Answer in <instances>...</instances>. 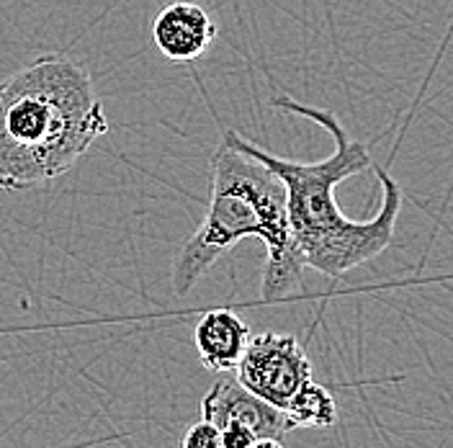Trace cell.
Returning a JSON list of instances; mask_svg holds the SVG:
<instances>
[{
  "label": "cell",
  "instance_id": "obj_1",
  "mask_svg": "<svg viewBox=\"0 0 453 448\" xmlns=\"http://www.w3.org/2000/svg\"><path fill=\"white\" fill-rule=\"evenodd\" d=\"M273 106L319 124L330 132L335 152L317 163H296L271 155L232 129L225 135L281 178L291 235L304 266L340 279L392 245L402 189L392 173L373 166L368 144L353 140L333 112L288 96L276 98Z\"/></svg>",
  "mask_w": 453,
  "mask_h": 448
},
{
  "label": "cell",
  "instance_id": "obj_2",
  "mask_svg": "<svg viewBox=\"0 0 453 448\" xmlns=\"http://www.w3.org/2000/svg\"><path fill=\"white\" fill-rule=\"evenodd\" d=\"M109 132L83 65L44 55L0 81V189L24 191L73 168Z\"/></svg>",
  "mask_w": 453,
  "mask_h": 448
},
{
  "label": "cell",
  "instance_id": "obj_3",
  "mask_svg": "<svg viewBox=\"0 0 453 448\" xmlns=\"http://www.w3.org/2000/svg\"><path fill=\"white\" fill-rule=\"evenodd\" d=\"M245 237L263 240L268 251L260 286L263 299H283L302 289L307 266L291 235L281 178L222 135L211 160L203 222L173 260L175 297H188L198 279Z\"/></svg>",
  "mask_w": 453,
  "mask_h": 448
},
{
  "label": "cell",
  "instance_id": "obj_4",
  "mask_svg": "<svg viewBox=\"0 0 453 448\" xmlns=\"http://www.w3.org/2000/svg\"><path fill=\"white\" fill-rule=\"evenodd\" d=\"M234 379L268 405L283 410L294 392L311 379V364L307 351L294 336L260 333L250 336L234 368Z\"/></svg>",
  "mask_w": 453,
  "mask_h": 448
},
{
  "label": "cell",
  "instance_id": "obj_5",
  "mask_svg": "<svg viewBox=\"0 0 453 448\" xmlns=\"http://www.w3.org/2000/svg\"><path fill=\"white\" fill-rule=\"evenodd\" d=\"M201 421L214 422L217 428H225L226 422H242L257 438H276V441H283L294 430L283 410L245 390L237 379H226V376L217 379L214 387L203 394Z\"/></svg>",
  "mask_w": 453,
  "mask_h": 448
},
{
  "label": "cell",
  "instance_id": "obj_6",
  "mask_svg": "<svg viewBox=\"0 0 453 448\" xmlns=\"http://www.w3.org/2000/svg\"><path fill=\"white\" fill-rule=\"evenodd\" d=\"M217 39V24L191 0H178L165 5L152 21V42L157 52L173 62H194L209 52Z\"/></svg>",
  "mask_w": 453,
  "mask_h": 448
},
{
  "label": "cell",
  "instance_id": "obj_7",
  "mask_svg": "<svg viewBox=\"0 0 453 448\" xmlns=\"http://www.w3.org/2000/svg\"><path fill=\"white\" fill-rule=\"evenodd\" d=\"M250 325L232 309H209L198 317L194 328V345L198 361L203 368L214 374L234 371L248 343H250Z\"/></svg>",
  "mask_w": 453,
  "mask_h": 448
},
{
  "label": "cell",
  "instance_id": "obj_8",
  "mask_svg": "<svg viewBox=\"0 0 453 448\" xmlns=\"http://www.w3.org/2000/svg\"><path fill=\"white\" fill-rule=\"evenodd\" d=\"M283 413L294 428H330L338 422V402L330 390L310 379L286 402Z\"/></svg>",
  "mask_w": 453,
  "mask_h": 448
},
{
  "label": "cell",
  "instance_id": "obj_9",
  "mask_svg": "<svg viewBox=\"0 0 453 448\" xmlns=\"http://www.w3.org/2000/svg\"><path fill=\"white\" fill-rule=\"evenodd\" d=\"M183 448H225L222 446V433L214 422L198 421L183 436Z\"/></svg>",
  "mask_w": 453,
  "mask_h": 448
},
{
  "label": "cell",
  "instance_id": "obj_10",
  "mask_svg": "<svg viewBox=\"0 0 453 448\" xmlns=\"http://www.w3.org/2000/svg\"><path fill=\"white\" fill-rule=\"evenodd\" d=\"M219 433H222V446L225 448H253L260 441L242 422H226L225 428H219Z\"/></svg>",
  "mask_w": 453,
  "mask_h": 448
},
{
  "label": "cell",
  "instance_id": "obj_11",
  "mask_svg": "<svg viewBox=\"0 0 453 448\" xmlns=\"http://www.w3.org/2000/svg\"><path fill=\"white\" fill-rule=\"evenodd\" d=\"M253 448H286L283 441H276V438H260Z\"/></svg>",
  "mask_w": 453,
  "mask_h": 448
}]
</instances>
